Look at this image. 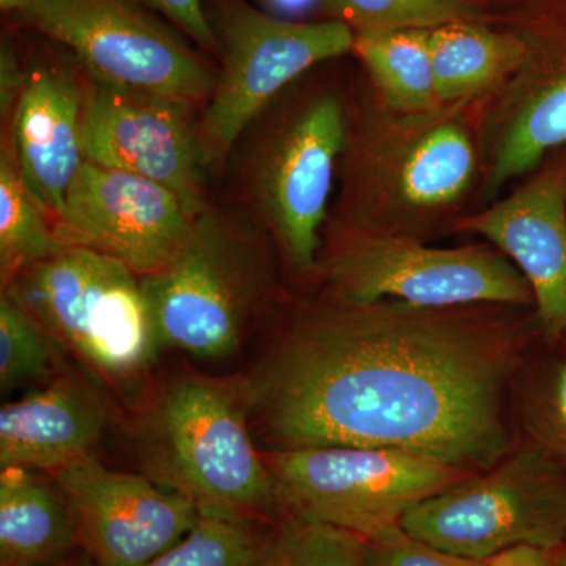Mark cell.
Instances as JSON below:
<instances>
[{
  "mask_svg": "<svg viewBox=\"0 0 566 566\" xmlns=\"http://www.w3.org/2000/svg\"><path fill=\"white\" fill-rule=\"evenodd\" d=\"M365 566H488L486 562L457 556L422 539L403 528L378 538L365 539Z\"/></svg>",
  "mask_w": 566,
  "mask_h": 566,
  "instance_id": "cell-28",
  "label": "cell"
},
{
  "mask_svg": "<svg viewBox=\"0 0 566 566\" xmlns=\"http://www.w3.org/2000/svg\"><path fill=\"white\" fill-rule=\"evenodd\" d=\"M84 87L55 63L28 69L10 137L22 178L52 221L85 163L82 148Z\"/></svg>",
  "mask_w": 566,
  "mask_h": 566,
  "instance_id": "cell-17",
  "label": "cell"
},
{
  "mask_svg": "<svg viewBox=\"0 0 566 566\" xmlns=\"http://www.w3.org/2000/svg\"><path fill=\"white\" fill-rule=\"evenodd\" d=\"M428 32L441 104L485 98L505 84L532 52L527 33L495 31L485 21L450 22Z\"/></svg>",
  "mask_w": 566,
  "mask_h": 566,
  "instance_id": "cell-20",
  "label": "cell"
},
{
  "mask_svg": "<svg viewBox=\"0 0 566 566\" xmlns=\"http://www.w3.org/2000/svg\"><path fill=\"white\" fill-rule=\"evenodd\" d=\"M61 346L17 297L2 290L0 296V389L52 381L57 374Z\"/></svg>",
  "mask_w": 566,
  "mask_h": 566,
  "instance_id": "cell-25",
  "label": "cell"
},
{
  "mask_svg": "<svg viewBox=\"0 0 566 566\" xmlns=\"http://www.w3.org/2000/svg\"><path fill=\"white\" fill-rule=\"evenodd\" d=\"M480 177L476 102L403 112L387 106L371 82L357 84L324 230L430 243L474 205Z\"/></svg>",
  "mask_w": 566,
  "mask_h": 566,
  "instance_id": "cell-2",
  "label": "cell"
},
{
  "mask_svg": "<svg viewBox=\"0 0 566 566\" xmlns=\"http://www.w3.org/2000/svg\"><path fill=\"white\" fill-rule=\"evenodd\" d=\"M28 82V69L11 40L3 39L0 46V115L3 120L13 117L14 109Z\"/></svg>",
  "mask_w": 566,
  "mask_h": 566,
  "instance_id": "cell-30",
  "label": "cell"
},
{
  "mask_svg": "<svg viewBox=\"0 0 566 566\" xmlns=\"http://www.w3.org/2000/svg\"><path fill=\"white\" fill-rule=\"evenodd\" d=\"M150 9L159 11L167 20L191 36L208 51H218V36L202 0H139Z\"/></svg>",
  "mask_w": 566,
  "mask_h": 566,
  "instance_id": "cell-29",
  "label": "cell"
},
{
  "mask_svg": "<svg viewBox=\"0 0 566 566\" xmlns=\"http://www.w3.org/2000/svg\"><path fill=\"white\" fill-rule=\"evenodd\" d=\"M562 338H564V340H565V346H566V329H565L564 335H562Z\"/></svg>",
  "mask_w": 566,
  "mask_h": 566,
  "instance_id": "cell-35",
  "label": "cell"
},
{
  "mask_svg": "<svg viewBox=\"0 0 566 566\" xmlns=\"http://www.w3.org/2000/svg\"><path fill=\"white\" fill-rule=\"evenodd\" d=\"M259 523L200 510L191 531L144 566H252L264 538Z\"/></svg>",
  "mask_w": 566,
  "mask_h": 566,
  "instance_id": "cell-24",
  "label": "cell"
},
{
  "mask_svg": "<svg viewBox=\"0 0 566 566\" xmlns=\"http://www.w3.org/2000/svg\"><path fill=\"white\" fill-rule=\"evenodd\" d=\"M401 528L482 562L517 546L554 549L566 542V468L528 441L488 471L412 506Z\"/></svg>",
  "mask_w": 566,
  "mask_h": 566,
  "instance_id": "cell-8",
  "label": "cell"
},
{
  "mask_svg": "<svg viewBox=\"0 0 566 566\" xmlns=\"http://www.w3.org/2000/svg\"><path fill=\"white\" fill-rule=\"evenodd\" d=\"M547 566H566V542L547 551Z\"/></svg>",
  "mask_w": 566,
  "mask_h": 566,
  "instance_id": "cell-33",
  "label": "cell"
},
{
  "mask_svg": "<svg viewBox=\"0 0 566 566\" xmlns=\"http://www.w3.org/2000/svg\"><path fill=\"white\" fill-rule=\"evenodd\" d=\"M504 199L465 212L452 233L485 238L524 275L539 331L551 340L566 329V155L543 161Z\"/></svg>",
  "mask_w": 566,
  "mask_h": 566,
  "instance_id": "cell-16",
  "label": "cell"
},
{
  "mask_svg": "<svg viewBox=\"0 0 566 566\" xmlns=\"http://www.w3.org/2000/svg\"><path fill=\"white\" fill-rule=\"evenodd\" d=\"M2 290L62 349L114 385L140 378L161 352L140 275L112 256L69 248Z\"/></svg>",
  "mask_w": 566,
  "mask_h": 566,
  "instance_id": "cell-6",
  "label": "cell"
},
{
  "mask_svg": "<svg viewBox=\"0 0 566 566\" xmlns=\"http://www.w3.org/2000/svg\"><path fill=\"white\" fill-rule=\"evenodd\" d=\"M106 398L74 375L52 381L0 409V469L52 475L91 457L109 423Z\"/></svg>",
  "mask_w": 566,
  "mask_h": 566,
  "instance_id": "cell-18",
  "label": "cell"
},
{
  "mask_svg": "<svg viewBox=\"0 0 566 566\" xmlns=\"http://www.w3.org/2000/svg\"><path fill=\"white\" fill-rule=\"evenodd\" d=\"M193 219L158 182L85 161L52 226L69 248L112 256L147 277L172 262Z\"/></svg>",
  "mask_w": 566,
  "mask_h": 566,
  "instance_id": "cell-14",
  "label": "cell"
},
{
  "mask_svg": "<svg viewBox=\"0 0 566 566\" xmlns=\"http://www.w3.org/2000/svg\"><path fill=\"white\" fill-rule=\"evenodd\" d=\"M69 506L80 547L96 566H144L188 534L200 516L191 499L145 474L85 457L51 475Z\"/></svg>",
  "mask_w": 566,
  "mask_h": 566,
  "instance_id": "cell-13",
  "label": "cell"
},
{
  "mask_svg": "<svg viewBox=\"0 0 566 566\" xmlns=\"http://www.w3.org/2000/svg\"><path fill=\"white\" fill-rule=\"evenodd\" d=\"M333 20L356 33L434 29L458 21H485L474 0H322Z\"/></svg>",
  "mask_w": 566,
  "mask_h": 566,
  "instance_id": "cell-26",
  "label": "cell"
},
{
  "mask_svg": "<svg viewBox=\"0 0 566 566\" xmlns=\"http://www.w3.org/2000/svg\"><path fill=\"white\" fill-rule=\"evenodd\" d=\"M69 249L22 178L11 137L0 148V279L9 285L33 264Z\"/></svg>",
  "mask_w": 566,
  "mask_h": 566,
  "instance_id": "cell-22",
  "label": "cell"
},
{
  "mask_svg": "<svg viewBox=\"0 0 566 566\" xmlns=\"http://www.w3.org/2000/svg\"><path fill=\"white\" fill-rule=\"evenodd\" d=\"M323 237L314 275L335 300L535 307L531 285L494 245L436 248L415 238L342 230H324Z\"/></svg>",
  "mask_w": 566,
  "mask_h": 566,
  "instance_id": "cell-7",
  "label": "cell"
},
{
  "mask_svg": "<svg viewBox=\"0 0 566 566\" xmlns=\"http://www.w3.org/2000/svg\"><path fill=\"white\" fill-rule=\"evenodd\" d=\"M274 241L255 219L208 207L172 262L142 277L158 344L197 359L240 352L273 301Z\"/></svg>",
  "mask_w": 566,
  "mask_h": 566,
  "instance_id": "cell-5",
  "label": "cell"
},
{
  "mask_svg": "<svg viewBox=\"0 0 566 566\" xmlns=\"http://www.w3.org/2000/svg\"><path fill=\"white\" fill-rule=\"evenodd\" d=\"M18 18L73 52L91 80L207 102L216 76L139 0H32Z\"/></svg>",
  "mask_w": 566,
  "mask_h": 566,
  "instance_id": "cell-11",
  "label": "cell"
},
{
  "mask_svg": "<svg viewBox=\"0 0 566 566\" xmlns=\"http://www.w3.org/2000/svg\"><path fill=\"white\" fill-rule=\"evenodd\" d=\"M210 20L222 57L199 122L211 164L226 158L290 85L319 63L353 52L356 39L345 22L285 20L243 0H219Z\"/></svg>",
  "mask_w": 566,
  "mask_h": 566,
  "instance_id": "cell-10",
  "label": "cell"
},
{
  "mask_svg": "<svg viewBox=\"0 0 566 566\" xmlns=\"http://www.w3.org/2000/svg\"><path fill=\"white\" fill-rule=\"evenodd\" d=\"M32 0H0V9L6 13L20 14L31 6Z\"/></svg>",
  "mask_w": 566,
  "mask_h": 566,
  "instance_id": "cell-32",
  "label": "cell"
},
{
  "mask_svg": "<svg viewBox=\"0 0 566 566\" xmlns=\"http://www.w3.org/2000/svg\"><path fill=\"white\" fill-rule=\"evenodd\" d=\"M430 29L357 33L353 52L375 91L392 109L419 112L441 106L436 93Z\"/></svg>",
  "mask_w": 566,
  "mask_h": 566,
  "instance_id": "cell-21",
  "label": "cell"
},
{
  "mask_svg": "<svg viewBox=\"0 0 566 566\" xmlns=\"http://www.w3.org/2000/svg\"><path fill=\"white\" fill-rule=\"evenodd\" d=\"M192 104L88 81L82 104L85 161L158 182L197 218L210 207L205 175L211 161L200 125L192 118Z\"/></svg>",
  "mask_w": 566,
  "mask_h": 566,
  "instance_id": "cell-12",
  "label": "cell"
},
{
  "mask_svg": "<svg viewBox=\"0 0 566 566\" xmlns=\"http://www.w3.org/2000/svg\"><path fill=\"white\" fill-rule=\"evenodd\" d=\"M523 415L532 442L566 468V359L532 390Z\"/></svg>",
  "mask_w": 566,
  "mask_h": 566,
  "instance_id": "cell-27",
  "label": "cell"
},
{
  "mask_svg": "<svg viewBox=\"0 0 566 566\" xmlns=\"http://www.w3.org/2000/svg\"><path fill=\"white\" fill-rule=\"evenodd\" d=\"M55 566H96L93 564V560L91 557L87 556V554L82 551L81 556H73L70 557L69 560L62 562V564L55 565Z\"/></svg>",
  "mask_w": 566,
  "mask_h": 566,
  "instance_id": "cell-34",
  "label": "cell"
},
{
  "mask_svg": "<svg viewBox=\"0 0 566 566\" xmlns=\"http://www.w3.org/2000/svg\"><path fill=\"white\" fill-rule=\"evenodd\" d=\"M488 566H547V551L517 546L486 560Z\"/></svg>",
  "mask_w": 566,
  "mask_h": 566,
  "instance_id": "cell-31",
  "label": "cell"
},
{
  "mask_svg": "<svg viewBox=\"0 0 566 566\" xmlns=\"http://www.w3.org/2000/svg\"><path fill=\"white\" fill-rule=\"evenodd\" d=\"M528 36L532 52L524 65L476 102L482 153L476 210L566 145V31Z\"/></svg>",
  "mask_w": 566,
  "mask_h": 566,
  "instance_id": "cell-15",
  "label": "cell"
},
{
  "mask_svg": "<svg viewBox=\"0 0 566 566\" xmlns=\"http://www.w3.org/2000/svg\"><path fill=\"white\" fill-rule=\"evenodd\" d=\"M263 458L283 513L365 539L397 531L412 506L474 475L438 458L379 447H292L268 450Z\"/></svg>",
  "mask_w": 566,
  "mask_h": 566,
  "instance_id": "cell-9",
  "label": "cell"
},
{
  "mask_svg": "<svg viewBox=\"0 0 566 566\" xmlns=\"http://www.w3.org/2000/svg\"><path fill=\"white\" fill-rule=\"evenodd\" d=\"M142 474L200 510L263 521L283 515L281 493L253 444L241 381L181 375L133 424Z\"/></svg>",
  "mask_w": 566,
  "mask_h": 566,
  "instance_id": "cell-3",
  "label": "cell"
},
{
  "mask_svg": "<svg viewBox=\"0 0 566 566\" xmlns=\"http://www.w3.org/2000/svg\"><path fill=\"white\" fill-rule=\"evenodd\" d=\"M516 305H297L241 379L273 449L379 447L479 474L510 453L506 392L532 327Z\"/></svg>",
  "mask_w": 566,
  "mask_h": 566,
  "instance_id": "cell-1",
  "label": "cell"
},
{
  "mask_svg": "<svg viewBox=\"0 0 566 566\" xmlns=\"http://www.w3.org/2000/svg\"><path fill=\"white\" fill-rule=\"evenodd\" d=\"M252 566H365V538L346 528L283 513L264 534Z\"/></svg>",
  "mask_w": 566,
  "mask_h": 566,
  "instance_id": "cell-23",
  "label": "cell"
},
{
  "mask_svg": "<svg viewBox=\"0 0 566 566\" xmlns=\"http://www.w3.org/2000/svg\"><path fill=\"white\" fill-rule=\"evenodd\" d=\"M80 547L61 491L28 469L0 474V566H55Z\"/></svg>",
  "mask_w": 566,
  "mask_h": 566,
  "instance_id": "cell-19",
  "label": "cell"
},
{
  "mask_svg": "<svg viewBox=\"0 0 566 566\" xmlns=\"http://www.w3.org/2000/svg\"><path fill=\"white\" fill-rule=\"evenodd\" d=\"M346 118L344 91L294 82L244 132L245 202L290 270L304 277L314 275L318 264Z\"/></svg>",
  "mask_w": 566,
  "mask_h": 566,
  "instance_id": "cell-4",
  "label": "cell"
}]
</instances>
